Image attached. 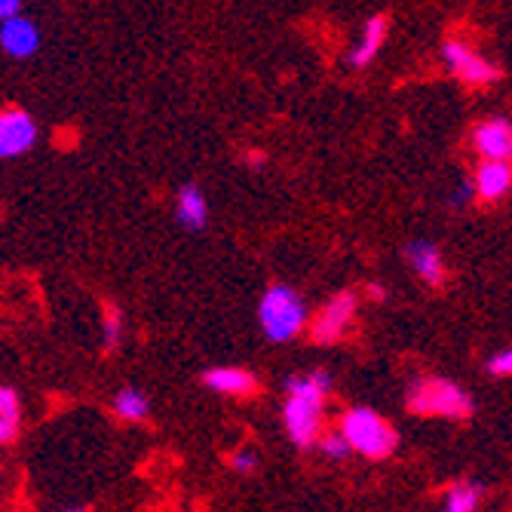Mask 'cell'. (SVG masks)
<instances>
[{
    "instance_id": "obj_9",
    "label": "cell",
    "mask_w": 512,
    "mask_h": 512,
    "mask_svg": "<svg viewBox=\"0 0 512 512\" xmlns=\"http://www.w3.org/2000/svg\"><path fill=\"white\" fill-rule=\"evenodd\" d=\"M40 46V31L31 19L13 16L0 22V50L10 59H31Z\"/></svg>"
},
{
    "instance_id": "obj_22",
    "label": "cell",
    "mask_w": 512,
    "mask_h": 512,
    "mask_svg": "<svg viewBox=\"0 0 512 512\" xmlns=\"http://www.w3.org/2000/svg\"><path fill=\"white\" fill-rule=\"evenodd\" d=\"M470 200H473V181L460 184V188L454 191V197H451V206H463V203H470Z\"/></svg>"
},
{
    "instance_id": "obj_13",
    "label": "cell",
    "mask_w": 512,
    "mask_h": 512,
    "mask_svg": "<svg viewBox=\"0 0 512 512\" xmlns=\"http://www.w3.org/2000/svg\"><path fill=\"white\" fill-rule=\"evenodd\" d=\"M175 221L184 230H203L209 224V200L197 184H181L175 200Z\"/></svg>"
},
{
    "instance_id": "obj_18",
    "label": "cell",
    "mask_w": 512,
    "mask_h": 512,
    "mask_svg": "<svg viewBox=\"0 0 512 512\" xmlns=\"http://www.w3.org/2000/svg\"><path fill=\"white\" fill-rule=\"evenodd\" d=\"M102 335H105V350H114L123 338V313L108 304L105 307V319H102Z\"/></svg>"
},
{
    "instance_id": "obj_17",
    "label": "cell",
    "mask_w": 512,
    "mask_h": 512,
    "mask_svg": "<svg viewBox=\"0 0 512 512\" xmlns=\"http://www.w3.org/2000/svg\"><path fill=\"white\" fill-rule=\"evenodd\" d=\"M482 503V488L476 482H460L448 491L439 512H476Z\"/></svg>"
},
{
    "instance_id": "obj_19",
    "label": "cell",
    "mask_w": 512,
    "mask_h": 512,
    "mask_svg": "<svg viewBox=\"0 0 512 512\" xmlns=\"http://www.w3.org/2000/svg\"><path fill=\"white\" fill-rule=\"evenodd\" d=\"M316 445H319L322 457H329V460H347L353 454L350 445H347V439L341 433H325V436L316 439Z\"/></svg>"
},
{
    "instance_id": "obj_3",
    "label": "cell",
    "mask_w": 512,
    "mask_h": 512,
    "mask_svg": "<svg viewBox=\"0 0 512 512\" xmlns=\"http://www.w3.org/2000/svg\"><path fill=\"white\" fill-rule=\"evenodd\" d=\"M408 408L424 417H451L463 421L476 411V402L470 393L445 378H417L408 387Z\"/></svg>"
},
{
    "instance_id": "obj_15",
    "label": "cell",
    "mask_w": 512,
    "mask_h": 512,
    "mask_svg": "<svg viewBox=\"0 0 512 512\" xmlns=\"http://www.w3.org/2000/svg\"><path fill=\"white\" fill-rule=\"evenodd\" d=\"M22 427V405L13 387H0V445H10Z\"/></svg>"
},
{
    "instance_id": "obj_25",
    "label": "cell",
    "mask_w": 512,
    "mask_h": 512,
    "mask_svg": "<svg viewBox=\"0 0 512 512\" xmlns=\"http://www.w3.org/2000/svg\"><path fill=\"white\" fill-rule=\"evenodd\" d=\"M368 292H371V298H384V289L381 286H368Z\"/></svg>"
},
{
    "instance_id": "obj_8",
    "label": "cell",
    "mask_w": 512,
    "mask_h": 512,
    "mask_svg": "<svg viewBox=\"0 0 512 512\" xmlns=\"http://www.w3.org/2000/svg\"><path fill=\"white\" fill-rule=\"evenodd\" d=\"M473 148L482 160H509L512 157V126L506 117H491L473 129Z\"/></svg>"
},
{
    "instance_id": "obj_12",
    "label": "cell",
    "mask_w": 512,
    "mask_h": 512,
    "mask_svg": "<svg viewBox=\"0 0 512 512\" xmlns=\"http://www.w3.org/2000/svg\"><path fill=\"white\" fill-rule=\"evenodd\" d=\"M405 261L411 264V270L421 276L427 286H436L439 289L445 283V261H442V255H439V249L433 243H427V240L408 243Z\"/></svg>"
},
{
    "instance_id": "obj_26",
    "label": "cell",
    "mask_w": 512,
    "mask_h": 512,
    "mask_svg": "<svg viewBox=\"0 0 512 512\" xmlns=\"http://www.w3.org/2000/svg\"><path fill=\"white\" fill-rule=\"evenodd\" d=\"M71 512H80V509H71Z\"/></svg>"
},
{
    "instance_id": "obj_6",
    "label": "cell",
    "mask_w": 512,
    "mask_h": 512,
    "mask_svg": "<svg viewBox=\"0 0 512 512\" xmlns=\"http://www.w3.org/2000/svg\"><path fill=\"white\" fill-rule=\"evenodd\" d=\"M356 316V292H338L329 304H325L316 319L310 322V338L313 344H335L347 335Z\"/></svg>"
},
{
    "instance_id": "obj_5",
    "label": "cell",
    "mask_w": 512,
    "mask_h": 512,
    "mask_svg": "<svg viewBox=\"0 0 512 512\" xmlns=\"http://www.w3.org/2000/svg\"><path fill=\"white\" fill-rule=\"evenodd\" d=\"M442 56H445V65L451 68V74L467 86H491L500 80V68L463 40H445Z\"/></svg>"
},
{
    "instance_id": "obj_21",
    "label": "cell",
    "mask_w": 512,
    "mask_h": 512,
    "mask_svg": "<svg viewBox=\"0 0 512 512\" xmlns=\"http://www.w3.org/2000/svg\"><path fill=\"white\" fill-rule=\"evenodd\" d=\"M230 467H234V473H240V476H249L258 467V454L255 451H237L234 457H230Z\"/></svg>"
},
{
    "instance_id": "obj_14",
    "label": "cell",
    "mask_w": 512,
    "mask_h": 512,
    "mask_svg": "<svg viewBox=\"0 0 512 512\" xmlns=\"http://www.w3.org/2000/svg\"><path fill=\"white\" fill-rule=\"evenodd\" d=\"M387 40V19L384 16H371L365 22V31H362V40L350 50L347 56V65L350 68H365L368 62H375V56L381 53V46Z\"/></svg>"
},
{
    "instance_id": "obj_4",
    "label": "cell",
    "mask_w": 512,
    "mask_h": 512,
    "mask_svg": "<svg viewBox=\"0 0 512 512\" xmlns=\"http://www.w3.org/2000/svg\"><path fill=\"white\" fill-rule=\"evenodd\" d=\"M350 451L371 457V460H384L396 451V430L384 421L378 411L371 408H350L341 417V430H338Z\"/></svg>"
},
{
    "instance_id": "obj_10",
    "label": "cell",
    "mask_w": 512,
    "mask_h": 512,
    "mask_svg": "<svg viewBox=\"0 0 512 512\" xmlns=\"http://www.w3.org/2000/svg\"><path fill=\"white\" fill-rule=\"evenodd\" d=\"M203 384L212 393H221V396H252L258 390V378L252 375L249 368H240V365L209 368L203 375Z\"/></svg>"
},
{
    "instance_id": "obj_23",
    "label": "cell",
    "mask_w": 512,
    "mask_h": 512,
    "mask_svg": "<svg viewBox=\"0 0 512 512\" xmlns=\"http://www.w3.org/2000/svg\"><path fill=\"white\" fill-rule=\"evenodd\" d=\"M19 10H22V0H0V22L19 16Z\"/></svg>"
},
{
    "instance_id": "obj_16",
    "label": "cell",
    "mask_w": 512,
    "mask_h": 512,
    "mask_svg": "<svg viewBox=\"0 0 512 512\" xmlns=\"http://www.w3.org/2000/svg\"><path fill=\"white\" fill-rule=\"evenodd\" d=\"M114 411H117V417H123V421H145L151 411V402L138 387H123L114 399Z\"/></svg>"
},
{
    "instance_id": "obj_7",
    "label": "cell",
    "mask_w": 512,
    "mask_h": 512,
    "mask_svg": "<svg viewBox=\"0 0 512 512\" xmlns=\"http://www.w3.org/2000/svg\"><path fill=\"white\" fill-rule=\"evenodd\" d=\"M37 145V123L22 108L0 111V160H13L28 154Z\"/></svg>"
},
{
    "instance_id": "obj_1",
    "label": "cell",
    "mask_w": 512,
    "mask_h": 512,
    "mask_svg": "<svg viewBox=\"0 0 512 512\" xmlns=\"http://www.w3.org/2000/svg\"><path fill=\"white\" fill-rule=\"evenodd\" d=\"M335 381L325 368H316L304 378H289L286 381V408H283V424L289 439L298 448H310L316 445V439L322 436V408L325 399H329Z\"/></svg>"
},
{
    "instance_id": "obj_2",
    "label": "cell",
    "mask_w": 512,
    "mask_h": 512,
    "mask_svg": "<svg viewBox=\"0 0 512 512\" xmlns=\"http://www.w3.org/2000/svg\"><path fill=\"white\" fill-rule=\"evenodd\" d=\"M258 322L267 341L273 344H286L292 338H298L307 325V307L301 301V295L292 286L276 283L264 292L261 307H258Z\"/></svg>"
},
{
    "instance_id": "obj_24",
    "label": "cell",
    "mask_w": 512,
    "mask_h": 512,
    "mask_svg": "<svg viewBox=\"0 0 512 512\" xmlns=\"http://www.w3.org/2000/svg\"><path fill=\"white\" fill-rule=\"evenodd\" d=\"M264 163H267V157H264L261 151H249V154H246V166H255V169H261Z\"/></svg>"
},
{
    "instance_id": "obj_20",
    "label": "cell",
    "mask_w": 512,
    "mask_h": 512,
    "mask_svg": "<svg viewBox=\"0 0 512 512\" xmlns=\"http://www.w3.org/2000/svg\"><path fill=\"white\" fill-rule=\"evenodd\" d=\"M512 371V350H500L488 359V375L494 378H506Z\"/></svg>"
},
{
    "instance_id": "obj_11",
    "label": "cell",
    "mask_w": 512,
    "mask_h": 512,
    "mask_svg": "<svg viewBox=\"0 0 512 512\" xmlns=\"http://www.w3.org/2000/svg\"><path fill=\"white\" fill-rule=\"evenodd\" d=\"M512 188V169L509 160H482V166L476 169V181L473 191L482 203H497L509 194Z\"/></svg>"
}]
</instances>
